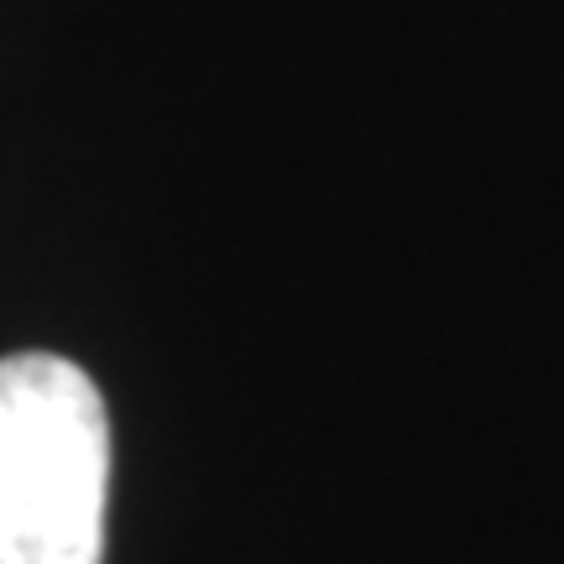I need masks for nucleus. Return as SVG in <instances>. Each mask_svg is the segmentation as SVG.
I'll list each match as a JSON object with an SVG mask.
<instances>
[{
    "instance_id": "nucleus-1",
    "label": "nucleus",
    "mask_w": 564,
    "mask_h": 564,
    "mask_svg": "<svg viewBox=\"0 0 564 564\" xmlns=\"http://www.w3.org/2000/svg\"><path fill=\"white\" fill-rule=\"evenodd\" d=\"M110 413L63 356L0 361V564H100Z\"/></svg>"
}]
</instances>
